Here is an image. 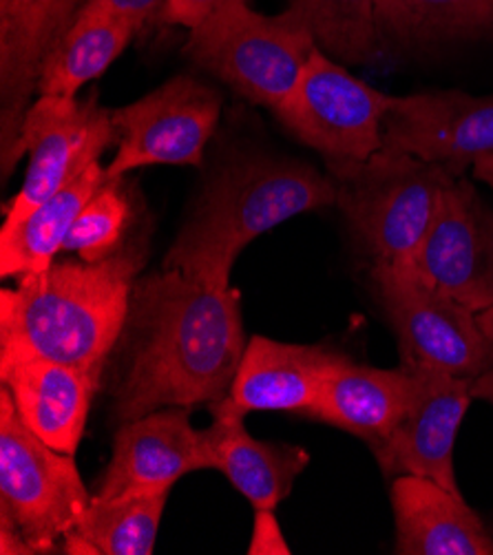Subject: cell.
I'll return each mask as SVG.
<instances>
[{
    "label": "cell",
    "instance_id": "6da1fadb",
    "mask_svg": "<svg viewBox=\"0 0 493 555\" xmlns=\"http://www.w3.org/2000/svg\"><path fill=\"white\" fill-rule=\"evenodd\" d=\"M125 370L116 416L212 405L229 397L246 352L242 293L161 268L135 282L122 332Z\"/></svg>",
    "mask_w": 493,
    "mask_h": 555
},
{
    "label": "cell",
    "instance_id": "7a4b0ae2",
    "mask_svg": "<svg viewBox=\"0 0 493 555\" xmlns=\"http://www.w3.org/2000/svg\"><path fill=\"white\" fill-rule=\"evenodd\" d=\"M138 248L89 263L53 261L0 293V367L49 359L102 376L131 310Z\"/></svg>",
    "mask_w": 493,
    "mask_h": 555
},
{
    "label": "cell",
    "instance_id": "3957f363",
    "mask_svg": "<svg viewBox=\"0 0 493 555\" xmlns=\"http://www.w3.org/2000/svg\"><path fill=\"white\" fill-rule=\"evenodd\" d=\"M337 206L330 176L293 157H242L224 164L204 186L161 268L231 288L242 250L284 221Z\"/></svg>",
    "mask_w": 493,
    "mask_h": 555
},
{
    "label": "cell",
    "instance_id": "277c9868",
    "mask_svg": "<svg viewBox=\"0 0 493 555\" xmlns=\"http://www.w3.org/2000/svg\"><path fill=\"white\" fill-rule=\"evenodd\" d=\"M337 206L372 266L412 263L452 180L443 166L380 149L365 162L333 164Z\"/></svg>",
    "mask_w": 493,
    "mask_h": 555
},
{
    "label": "cell",
    "instance_id": "5b68a950",
    "mask_svg": "<svg viewBox=\"0 0 493 555\" xmlns=\"http://www.w3.org/2000/svg\"><path fill=\"white\" fill-rule=\"evenodd\" d=\"M316 49L290 10L268 16L248 0H231L189 29L184 55L237 95L275 111Z\"/></svg>",
    "mask_w": 493,
    "mask_h": 555
},
{
    "label": "cell",
    "instance_id": "8992f818",
    "mask_svg": "<svg viewBox=\"0 0 493 555\" xmlns=\"http://www.w3.org/2000/svg\"><path fill=\"white\" fill-rule=\"evenodd\" d=\"M91 495L72 454L53 450L0 392V507L18 522L34 553H51L80 522Z\"/></svg>",
    "mask_w": 493,
    "mask_h": 555
},
{
    "label": "cell",
    "instance_id": "52a82bcc",
    "mask_svg": "<svg viewBox=\"0 0 493 555\" xmlns=\"http://www.w3.org/2000/svg\"><path fill=\"white\" fill-rule=\"evenodd\" d=\"M392 102L394 95L354 78L316 49L275 116L325 166L356 164L382 149V120Z\"/></svg>",
    "mask_w": 493,
    "mask_h": 555
},
{
    "label": "cell",
    "instance_id": "ba28073f",
    "mask_svg": "<svg viewBox=\"0 0 493 555\" xmlns=\"http://www.w3.org/2000/svg\"><path fill=\"white\" fill-rule=\"evenodd\" d=\"M372 280L397 335L401 363L431 365L471 380L491 370L476 312L429 284L414 261L372 266Z\"/></svg>",
    "mask_w": 493,
    "mask_h": 555
},
{
    "label": "cell",
    "instance_id": "9c48e42d",
    "mask_svg": "<svg viewBox=\"0 0 493 555\" xmlns=\"http://www.w3.org/2000/svg\"><path fill=\"white\" fill-rule=\"evenodd\" d=\"M118 142L114 108L65 95H38L29 106L21 140L18 159L27 155L25 182L12 199L3 229H12L49 197L56 195L100 155Z\"/></svg>",
    "mask_w": 493,
    "mask_h": 555
},
{
    "label": "cell",
    "instance_id": "30bf717a",
    "mask_svg": "<svg viewBox=\"0 0 493 555\" xmlns=\"http://www.w3.org/2000/svg\"><path fill=\"white\" fill-rule=\"evenodd\" d=\"M219 114L222 95L193 76H176L114 108L118 151L106 164V180H120L142 166H202Z\"/></svg>",
    "mask_w": 493,
    "mask_h": 555
},
{
    "label": "cell",
    "instance_id": "8fae6325",
    "mask_svg": "<svg viewBox=\"0 0 493 555\" xmlns=\"http://www.w3.org/2000/svg\"><path fill=\"white\" fill-rule=\"evenodd\" d=\"M403 365L412 374L407 408L392 431L369 450L380 472L390 478L423 476L463 495L454 469V448L473 401V380L431 365Z\"/></svg>",
    "mask_w": 493,
    "mask_h": 555
},
{
    "label": "cell",
    "instance_id": "7c38bea8",
    "mask_svg": "<svg viewBox=\"0 0 493 555\" xmlns=\"http://www.w3.org/2000/svg\"><path fill=\"white\" fill-rule=\"evenodd\" d=\"M414 263L471 312L493 308V210L469 180L456 178L445 189Z\"/></svg>",
    "mask_w": 493,
    "mask_h": 555
},
{
    "label": "cell",
    "instance_id": "4fadbf2b",
    "mask_svg": "<svg viewBox=\"0 0 493 555\" xmlns=\"http://www.w3.org/2000/svg\"><path fill=\"white\" fill-rule=\"evenodd\" d=\"M382 149L438 164L463 178L480 155L493 151V95L454 89L394 95L382 120Z\"/></svg>",
    "mask_w": 493,
    "mask_h": 555
},
{
    "label": "cell",
    "instance_id": "5bb4252c",
    "mask_svg": "<svg viewBox=\"0 0 493 555\" xmlns=\"http://www.w3.org/2000/svg\"><path fill=\"white\" fill-rule=\"evenodd\" d=\"M85 0H0V159L3 180L18 159V140L42 65L74 25Z\"/></svg>",
    "mask_w": 493,
    "mask_h": 555
},
{
    "label": "cell",
    "instance_id": "9a60e30c",
    "mask_svg": "<svg viewBox=\"0 0 493 555\" xmlns=\"http://www.w3.org/2000/svg\"><path fill=\"white\" fill-rule=\"evenodd\" d=\"M191 408H161L127 421L114 436V454L95 482V501L171 493L176 482L208 469L202 429L191 423Z\"/></svg>",
    "mask_w": 493,
    "mask_h": 555
},
{
    "label": "cell",
    "instance_id": "2e32d148",
    "mask_svg": "<svg viewBox=\"0 0 493 555\" xmlns=\"http://www.w3.org/2000/svg\"><path fill=\"white\" fill-rule=\"evenodd\" d=\"M343 354L323 346L252 337L226 399L212 405L235 412H288L310 416L323 380Z\"/></svg>",
    "mask_w": 493,
    "mask_h": 555
},
{
    "label": "cell",
    "instance_id": "e0dca14e",
    "mask_svg": "<svg viewBox=\"0 0 493 555\" xmlns=\"http://www.w3.org/2000/svg\"><path fill=\"white\" fill-rule=\"evenodd\" d=\"M100 378L49 359H25L0 367V380L10 390L23 423L47 446L72 456L85 436Z\"/></svg>",
    "mask_w": 493,
    "mask_h": 555
},
{
    "label": "cell",
    "instance_id": "ac0fdd59",
    "mask_svg": "<svg viewBox=\"0 0 493 555\" xmlns=\"http://www.w3.org/2000/svg\"><path fill=\"white\" fill-rule=\"evenodd\" d=\"M210 427L202 429L208 469L222 472L231 485L257 509H277L290 495L295 480L310 463V454L288 442L257 440L242 414L208 405Z\"/></svg>",
    "mask_w": 493,
    "mask_h": 555
},
{
    "label": "cell",
    "instance_id": "d6986e66",
    "mask_svg": "<svg viewBox=\"0 0 493 555\" xmlns=\"http://www.w3.org/2000/svg\"><path fill=\"white\" fill-rule=\"evenodd\" d=\"M397 553L493 555V535L460 493L423 476H397L390 487Z\"/></svg>",
    "mask_w": 493,
    "mask_h": 555
},
{
    "label": "cell",
    "instance_id": "ffe728a7",
    "mask_svg": "<svg viewBox=\"0 0 493 555\" xmlns=\"http://www.w3.org/2000/svg\"><path fill=\"white\" fill-rule=\"evenodd\" d=\"M410 392L412 374L407 365L378 370L341 357L327 372L321 397L308 418L363 438L372 448L399 423Z\"/></svg>",
    "mask_w": 493,
    "mask_h": 555
},
{
    "label": "cell",
    "instance_id": "44dd1931",
    "mask_svg": "<svg viewBox=\"0 0 493 555\" xmlns=\"http://www.w3.org/2000/svg\"><path fill=\"white\" fill-rule=\"evenodd\" d=\"M104 182L106 166L95 162L56 195L36 206L21 224L0 231V276L21 282L49 268L63 253L76 217Z\"/></svg>",
    "mask_w": 493,
    "mask_h": 555
},
{
    "label": "cell",
    "instance_id": "7402d4cb",
    "mask_svg": "<svg viewBox=\"0 0 493 555\" xmlns=\"http://www.w3.org/2000/svg\"><path fill=\"white\" fill-rule=\"evenodd\" d=\"M138 31L140 27L129 21L80 12L44 61L38 95L76 98L87 82L100 78L120 59Z\"/></svg>",
    "mask_w": 493,
    "mask_h": 555
},
{
    "label": "cell",
    "instance_id": "603a6c76",
    "mask_svg": "<svg viewBox=\"0 0 493 555\" xmlns=\"http://www.w3.org/2000/svg\"><path fill=\"white\" fill-rule=\"evenodd\" d=\"M169 493L95 501L65 538L69 555H151Z\"/></svg>",
    "mask_w": 493,
    "mask_h": 555
},
{
    "label": "cell",
    "instance_id": "cb8c5ba5",
    "mask_svg": "<svg viewBox=\"0 0 493 555\" xmlns=\"http://www.w3.org/2000/svg\"><path fill=\"white\" fill-rule=\"evenodd\" d=\"M376 27L394 44L493 36V0H378Z\"/></svg>",
    "mask_w": 493,
    "mask_h": 555
},
{
    "label": "cell",
    "instance_id": "d4e9b609",
    "mask_svg": "<svg viewBox=\"0 0 493 555\" xmlns=\"http://www.w3.org/2000/svg\"><path fill=\"white\" fill-rule=\"evenodd\" d=\"M378 0H288L316 47L341 65H365L382 49L376 27Z\"/></svg>",
    "mask_w": 493,
    "mask_h": 555
},
{
    "label": "cell",
    "instance_id": "484cf974",
    "mask_svg": "<svg viewBox=\"0 0 493 555\" xmlns=\"http://www.w3.org/2000/svg\"><path fill=\"white\" fill-rule=\"evenodd\" d=\"M131 221V199L120 180H106L76 217L63 253L95 263L120 253Z\"/></svg>",
    "mask_w": 493,
    "mask_h": 555
},
{
    "label": "cell",
    "instance_id": "4316f807",
    "mask_svg": "<svg viewBox=\"0 0 493 555\" xmlns=\"http://www.w3.org/2000/svg\"><path fill=\"white\" fill-rule=\"evenodd\" d=\"M164 5H167V0H85L80 12L116 16L142 29L155 14L159 16Z\"/></svg>",
    "mask_w": 493,
    "mask_h": 555
},
{
    "label": "cell",
    "instance_id": "83f0119b",
    "mask_svg": "<svg viewBox=\"0 0 493 555\" xmlns=\"http://www.w3.org/2000/svg\"><path fill=\"white\" fill-rule=\"evenodd\" d=\"M248 553L250 555H290V546L284 540L275 509H257Z\"/></svg>",
    "mask_w": 493,
    "mask_h": 555
},
{
    "label": "cell",
    "instance_id": "f1b7e54d",
    "mask_svg": "<svg viewBox=\"0 0 493 555\" xmlns=\"http://www.w3.org/2000/svg\"><path fill=\"white\" fill-rule=\"evenodd\" d=\"M226 3H231V0H167V5L159 12V21L193 29Z\"/></svg>",
    "mask_w": 493,
    "mask_h": 555
},
{
    "label": "cell",
    "instance_id": "f546056e",
    "mask_svg": "<svg viewBox=\"0 0 493 555\" xmlns=\"http://www.w3.org/2000/svg\"><path fill=\"white\" fill-rule=\"evenodd\" d=\"M0 553L3 555H34L31 546L27 544L18 522L0 507Z\"/></svg>",
    "mask_w": 493,
    "mask_h": 555
},
{
    "label": "cell",
    "instance_id": "4dcf8cb0",
    "mask_svg": "<svg viewBox=\"0 0 493 555\" xmlns=\"http://www.w3.org/2000/svg\"><path fill=\"white\" fill-rule=\"evenodd\" d=\"M471 395L473 399H480L489 405H493V370L484 372L482 376H478L471 385Z\"/></svg>",
    "mask_w": 493,
    "mask_h": 555
},
{
    "label": "cell",
    "instance_id": "1f68e13d",
    "mask_svg": "<svg viewBox=\"0 0 493 555\" xmlns=\"http://www.w3.org/2000/svg\"><path fill=\"white\" fill-rule=\"evenodd\" d=\"M473 178L489 184L493 189V151L491 153H484L480 155L476 162H473Z\"/></svg>",
    "mask_w": 493,
    "mask_h": 555
},
{
    "label": "cell",
    "instance_id": "d6a6232c",
    "mask_svg": "<svg viewBox=\"0 0 493 555\" xmlns=\"http://www.w3.org/2000/svg\"><path fill=\"white\" fill-rule=\"evenodd\" d=\"M476 319H478V325H480L482 335H484L489 359H491V370H493V308L476 312Z\"/></svg>",
    "mask_w": 493,
    "mask_h": 555
}]
</instances>
